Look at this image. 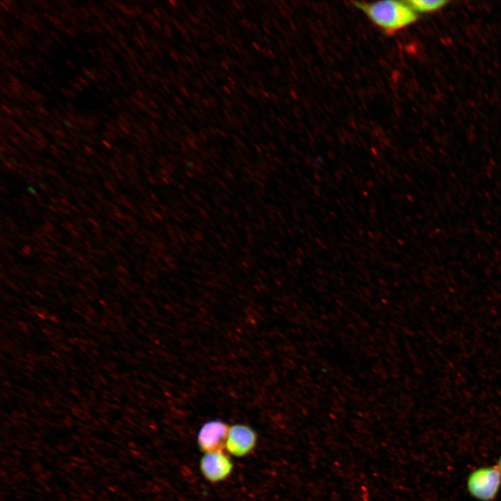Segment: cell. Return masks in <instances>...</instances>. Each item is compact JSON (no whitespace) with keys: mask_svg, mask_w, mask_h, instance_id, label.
<instances>
[{"mask_svg":"<svg viewBox=\"0 0 501 501\" xmlns=\"http://www.w3.org/2000/svg\"><path fill=\"white\" fill-rule=\"evenodd\" d=\"M379 28L387 33H395L412 24L417 19L415 12L405 2L381 1L374 3L355 2Z\"/></svg>","mask_w":501,"mask_h":501,"instance_id":"cell-1","label":"cell"},{"mask_svg":"<svg viewBox=\"0 0 501 501\" xmlns=\"http://www.w3.org/2000/svg\"><path fill=\"white\" fill-rule=\"evenodd\" d=\"M469 493L480 501H492L501 487V472L495 466H484L474 470L468 477Z\"/></svg>","mask_w":501,"mask_h":501,"instance_id":"cell-2","label":"cell"},{"mask_svg":"<svg viewBox=\"0 0 501 501\" xmlns=\"http://www.w3.org/2000/svg\"><path fill=\"white\" fill-rule=\"evenodd\" d=\"M230 426L221 420H211L200 429L198 444L205 453L222 452L226 449Z\"/></svg>","mask_w":501,"mask_h":501,"instance_id":"cell-3","label":"cell"},{"mask_svg":"<svg viewBox=\"0 0 501 501\" xmlns=\"http://www.w3.org/2000/svg\"><path fill=\"white\" fill-rule=\"evenodd\" d=\"M257 441V434L251 427L243 424H234L230 427L225 450L234 456H245L255 449Z\"/></svg>","mask_w":501,"mask_h":501,"instance_id":"cell-4","label":"cell"},{"mask_svg":"<svg viewBox=\"0 0 501 501\" xmlns=\"http://www.w3.org/2000/svg\"><path fill=\"white\" fill-rule=\"evenodd\" d=\"M200 471L212 483L226 479L233 470V463L228 455L222 452L205 453L200 459Z\"/></svg>","mask_w":501,"mask_h":501,"instance_id":"cell-5","label":"cell"},{"mask_svg":"<svg viewBox=\"0 0 501 501\" xmlns=\"http://www.w3.org/2000/svg\"><path fill=\"white\" fill-rule=\"evenodd\" d=\"M406 3L415 12H432L437 10L445 6V1H425V0H411Z\"/></svg>","mask_w":501,"mask_h":501,"instance_id":"cell-6","label":"cell"},{"mask_svg":"<svg viewBox=\"0 0 501 501\" xmlns=\"http://www.w3.org/2000/svg\"><path fill=\"white\" fill-rule=\"evenodd\" d=\"M496 466L498 467V468L499 469V470H500V472H501V456H500V457L499 459H498V464H497Z\"/></svg>","mask_w":501,"mask_h":501,"instance_id":"cell-7","label":"cell"}]
</instances>
